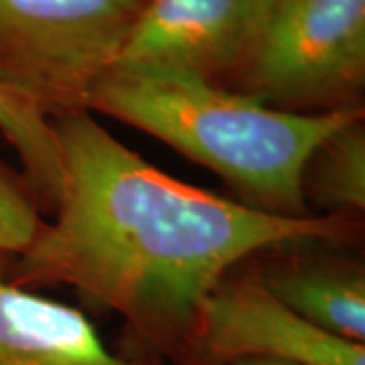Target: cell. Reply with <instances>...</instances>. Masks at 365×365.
Segmentation results:
<instances>
[{
  "label": "cell",
  "mask_w": 365,
  "mask_h": 365,
  "mask_svg": "<svg viewBox=\"0 0 365 365\" xmlns=\"http://www.w3.org/2000/svg\"><path fill=\"white\" fill-rule=\"evenodd\" d=\"M258 280L290 311L317 329L364 345V274L325 266H287Z\"/></svg>",
  "instance_id": "ba28073f"
},
{
  "label": "cell",
  "mask_w": 365,
  "mask_h": 365,
  "mask_svg": "<svg viewBox=\"0 0 365 365\" xmlns=\"http://www.w3.org/2000/svg\"><path fill=\"white\" fill-rule=\"evenodd\" d=\"M237 359L365 365V345L317 329L260 280L222 282L197 313L181 365H220Z\"/></svg>",
  "instance_id": "5b68a950"
},
{
  "label": "cell",
  "mask_w": 365,
  "mask_h": 365,
  "mask_svg": "<svg viewBox=\"0 0 365 365\" xmlns=\"http://www.w3.org/2000/svg\"><path fill=\"white\" fill-rule=\"evenodd\" d=\"M0 134L14 148L31 195L49 199L61 189V157L51 120L0 83Z\"/></svg>",
  "instance_id": "30bf717a"
},
{
  "label": "cell",
  "mask_w": 365,
  "mask_h": 365,
  "mask_svg": "<svg viewBox=\"0 0 365 365\" xmlns=\"http://www.w3.org/2000/svg\"><path fill=\"white\" fill-rule=\"evenodd\" d=\"M0 252V365H150L114 353L86 314L19 287Z\"/></svg>",
  "instance_id": "52a82bcc"
},
{
  "label": "cell",
  "mask_w": 365,
  "mask_h": 365,
  "mask_svg": "<svg viewBox=\"0 0 365 365\" xmlns=\"http://www.w3.org/2000/svg\"><path fill=\"white\" fill-rule=\"evenodd\" d=\"M234 71L235 91L276 110L357 108L365 81V0H268Z\"/></svg>",
  "instance_id": "277c9868"
},
{
  "label": "cell",
  "mask_w": 365,
  "mask_h": 365,
  "mask_svg": "<svg viewBox=\"0 0 365 365\" xmlns=\"http://www.w3.org/2000/svg\"><path fill=\"white\" fill-rule=\"evenodd\" d=\"M61 157L55 222L11 266L19 287L67 284L181 364L203 300L237 262L339 240V215L284 217L177 181L90 116L51 118Z\"/></svg>",
  "instance_id": "6da1fadb"
},
{
  "label": "cell",
  "mask_w": 365,
  "mask_h": 365,
  "mask_svg": "<svg viewBox=\"0 0 365 365\" xmlns=\"http://www.w3.org/2000/svg\"><path fill=\"white\" fill-rule=\"evenodd\" d=\"M307 203L335 211L365 209V130L361 116L333 132L317 148L304 175Z\"/></svg>",
  "instance_id": "9c48e42d"
},
{
  "label": "cell",
  "mask_w": 365,
  "mask_h": 365,
  "mask_svg": "<svg viewBox=\"0 0 365 365\" xmlns=\"http://www.w3.org/2000/svg\"><path fill=\"white\" fill-rule=\"evenodd\" d=\"M220 365H292V364H280V361H266V359H237V361H227Z\"/></svg>",
  "instance_id": "7c38bea8"
},
{
  "label": "cell",
  "mask_w": 365,
  "mask_h": 365,
  "mask_svg": "<svg viewBox=\"0 0 365 365\" xmlns=\"http://www.w3.org/2000/svg\"><path fill=\"white\" fill-rule=\"evenodd\" d=\"M268 0H146L112 69H169L213 79L234 71Z\"/></svg>",
  "instance_id": "8992f818"
},
{
  "label": "cell",
  "mask_w": 365,
  "mask_h": 365,
  "mask_svg": "<svg viewBox=\"0 0 365 365\" xmlns=\"http://www.w3.org/2000/svg\"><path fill=\"white\" fill-rule=\"evenodd\" d=\"M41 225L29 187L14 181L11 170L0 165V252L19 256L39 234Z\"/></svg>",
  "instance_id": "8fae6325"
},
{
  "label": "cell",
  "mask_w": 365,
  "mask_h": 365,
  "mask_svg": "<svg viewBox=\"0 0 365 365\" xmlns=\"http://www.w3.org/2000/svg\"><path fill=\"white\" fill-rule=\"evenodd\" d=\"M96 110L167 143L220 175L250 207L311 215L304 175L317 148L359 108L297 114L225 90L213 79L169 69H110L88 100Z\"/></svg>",
  "instance_id": "7a4b0ae2"
},
{
  "label": "cell",
  "mask_w": 365,
  "mask_h": 365,
  "mask_svg": "<svg viewBox=\"0 0 365 365\" xmlns=\"http://www.w3.org/2000/svg\"><path fill=\"white\" fill-rule=\"evenodd\" d=\"M146 0H0V83L55 118L88 110Z\"/></svg>",
  "instance_id": "3957f363"
}]
</instances>
